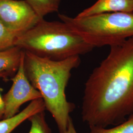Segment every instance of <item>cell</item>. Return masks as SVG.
I'll use <instances>...</instances> for the list:
<instances>
[{"mask_svg": "<svg viewBox=\"0 0 133 133\" xmlns=\"http://www.w3.org/2000/svg\"><path fill=\"white\" fill-rule=\"evenodd\" d=\"M45 110L42 99L30 102L25 109L14 116L0 120V133H11L20 124L34 114Z\"/></svg>", "mask_w": 133, "mask_h": 133, "instance_id": "obj_8", "label": "cell"}, {"mask_svg": "<svg viewBox=\"0 0 133 133\" xmlns=\"http://www.w3.org/2000/svg\"><path fill=\"white\" fill-rule=\"evenodd\" d=\"M24 51V71L41 93L45 110L52 116L59 133H66L75 105L66 99V89L71 71L81 64L79 56L53 60Z\"/></svg>", "mask_w": 133, "mask_h": 133, "instance_id": "obj_2", "label": "cell"}, {"mask_svg": "<svg viewBox=\"0 0 133 133\" xmlns=\"http://www.w3.org/2000/svg\"><path fill=\"white\" fill-rule=\"evenodd\" d=\"M28 120L31 123L29 133H52L46 122L44 111L34 114Z\"/></svg>", "mask_w": 133, "mask_h": 133, "instance_id": "obj_12", "label": "cell"}, {"mask_svg": "<svg viewBox=\"0 0 133 133\" xmlns=\"http://www.w3.org/2000/svg\"><path fill=\"white\" fill-rule=\"evenodd\" d=\"M88 133H133V114L123 122L113 128L93 127Z\"/></svg>", "mask_w": 133, "mask_h": 133, "instance_id": "obj_11", "label": "cell"}, {"mask_svg": "<svg viewBox=\"0 0 133 133\" xmlns=\"http://www.w3.org/2000/svg\"><path fill=\"white\" fill-rule=\"evenodd\" d=\"M1 77L6 78L7 76L3 73H0V78ZM2 91H3V89L0 87V120L3 118L5 111V102L3 97L1 95Z\"/></svg>", "mask_w": 133, "mask_h": 133, "instance_id": "obj_14", "label": "cell"}, {"mask_svg": "<svg viewBox=\"0 0 133 133\" xmlns=\"http://www.w3.org/2000/svg\"><path fill=\"white\" fill-rule=\"evenodd\" d=\"M66 133H77L71 118L69 120Z\"/></svg>", "mask_w": 133, "mask_h": 133, "instance_id": "obj_15", "label": "cell"}, {"mask_svg": "<svg viewBox=\"0 0 133 133\" xmlns=\"http://www.w3.org/2000/svg\"><path fill=\"white\" fill-rule=\"evenodd\" d=\"M14 46L53 60L80 56L94 48L63 21H47L43 19L18 37Z\"/></svg>", "mask_w": 133, "mask_h": 133, "instance_id": "obj_3", "label": "cell"}, {"mask_svg": "<svg viewBox=\"0 0 133 133\" xmlns=\"http://www.w3.org/2000/svg\"><path fill=\"white\" fill-rule=\"evenodd\" d=\"M23 53V50L15 46L0 51V73L4 74L6 76L15 74Z\"/></svg>", "mask_w": 133, "mask_h": 133, "instance_id": "obj_9", "label": "cell"}, {"mask_svg": "<svg viewBox=\"0 0 133 133\" xmlns=\"http://www.w3.org/2000/svg\"><path fill=\"white\" fill-rule=\"evenodd\" d=\"M124 12L133 13V0H98L76 16L83 18L97 14Z\"/></svg>", "mask_w": 133, "mask_h": 133, "instance_id": "obj_7", "label": "cell"}, {"mask_svg": "<svg viewBox=\"0 0 133 133\" xmlns=\"http://www.w3.org/2000/svg\"><path fill=\"white\" fill-rule=\"evenodd\" d=\"M24 58V51L18 69L11 79L12 85L3 96L5 105L3 119L12 117L19 113L20 107L25 103L42 99L41 93L32 85L25 74Z\"/></svg>", "mask_w": 133, "mask_h": 133, "instance_id": "obj_6", "label": "cell"}, {"mask_svg": "<svg viewBox=\"0 0 133 133\" xmlns=\"http://www.w3.org/2000/svg\"><path fill=\"white\" fill-rule=\"evenodd\" d=\"M133 114V37L110 47L86 81L81 117L90 128H107Z\"/></svg>", "mask_w": 133, "mask_h": 133, "instance_id": "obj_1", "label": "cell"}, {"mask_svg": "<svg viewBox=\"0 0 133 133\" xmlns=\"http://www.w3.org/2000/svg\"><path fill=\"white\" fill-rule=\"evenodd\" d=\"M17 37L0 21V51L14 46Z\"/></svg>", "mask_w": 133, "mask_h": 133, "instance_id": "obj_13", "label": "cell"}, {"mask_svg": "<svg viewBox=\"0 0 133 133\" xmlns=\"http://www.w3.org/2000/svg\"><path fill=\"white\" fill-rule=\"evenodd\" d=\"M42 19L25 0H0V21L17 37Z\"/></svg>", "mask_w": 133, "mask_h": 133, "instance_id": "obj_5", "label": "cell"}, {"mask_svg": "<svg viewBox=\"0 0 133 133\" xmlns=\"http://www.w3.org/2000/svg\"><path fill=\"white\" fill-rule=\"evenodd\" d=\"M41 18L58 11L60 0H25Z\"/></svg>", "mask_w": 133, "mask_h": 133, "instance_id": "obj_10", "label": "cell"}, {"mask_svg": "<svg viewBox=\"0 0 133 133\" xmlns=\"http://www.w3.org/2000/svg\"><path fill=\"white\" fill-rule=\"evenodd\" d=\"M58 16L63 22L94 48L110 47L133 37V12H114L83 18Z\"/></svg>", "mask_w": 133, "mask_h": 133, "instance_id": "obj_4", "label": "cell"}]
</instances>
